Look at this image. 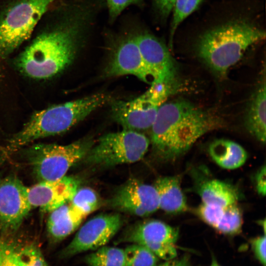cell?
<instances>
[{
  "label": "cell",
  "mask_w": 266,
  "mask_h": 266,
  "mask_svg": "<svg viewBox=\"0 0 266 266\" xmlns=\"http://www.w3.org/2000/svg\"><path fill=\"white\" fill-rule=\"evenodd\" d=\"M82 12L37 36L15 59L19 71L31 78L45 79L67 67L86 32V15Z\"/></svg>",
  "instance_id": "1"
},
{
  "label": "cell",
  "mask_w": 266,
  "mask_h": 266,
  "mask_svg": "<svg viewBox=\"0 0 266 266\" xmlns=\"http://www.w3.org/2000/svg\"><path fill=\"white\" fill-rule=\"evenodd\" d=\"M223 126L218 117L184 100L165 102L151 129V142L162 158L172 159L187 151L201 136Z\"/></svg>",
  "instance_id": "2"
},
{
  "label": "cell",
  "mask_w": 266,
  "mask_h": 266,
  "mask_svg": "<svg viewBox=\"0 0 266 266\" xmlns=\"http://www.w3.org/2000/svg\"><path fill=\"white\" fill-rule=\"evenodd\" d=\"M110 100L108 95L100 93L36 112L8 140L6 149L14 151L38 139L63 133Z\"/></svg>",
  "instance_id": "3"
},
{
  "label": "cell",
  "mask_w": 266,
  "mask_h": 266,
  "mask_svg": "<svg viewBox=\"0 0 266 266\" xmlns=\"http://www.w3.org/2000/svg\"><path fill=\"white\" fill-rule=\"evenodd\" d=\"M265 36L264 31L249 24L230 23L204 33L198 42V55L210 70L223 76L249 46Z\"/></svg>",
  "instance_id": "4"
},
{
  "label": "cell",
  "mask_w": 266,
  "mask_h": 266,
  "mask_svg": "<svg viewBox=\"0 0 266 266\" xmlns=\"http://www.w3.org/2000/svg\"><path fill=\"white\" fill-rule=\"evenodd\" d=\"M94 144L89 137L66 145L38 143L28 148L24 155L39 182L52 181L66 176L72 166L83 160Z\"/></svg>",
  "instance_id": "5"
},
{
  "label": "cell",
  "mask_w": 266,
  "mask_h": 266,
  "mask_svg": "<svg viewBox=\"0 0 266 266\" xmlns=\"http://www.w3.org/2000/svg\"><path fill=\"white\" fill-rule=\"evenodd\" d=\"M55 0H16L0 15V57L5 58L30 37Z\"/></svg>",
  "instance_id": "6"
},
{
  "label": "cell",
  "mask_w": 266,
  "mask_h": 266,
  "mask_svg": "<svg viewBox=\"0 0 266 266\" xmlns=\"http://www.w3.org/2000/svg\"><path fill=\"white\" fill-rule=\"evenodd\" d=\"M149 144V139L141 133L123 129L101 136L83 160L89 166L102 167L132 164L144 156Z\"/></svg>",
  "instance_id": "7"
},
{
  "label": "cell",
  "mask_w": 266,
  "mask_h": 266,
  "mask_svg": "<svg viewBox=\"0 0 266 266\" xmlns=\"http://www.w3.org/2000/svg\"><path fill=\"white\" fill-rule=\"evenodd\" d=\"M175 90L165 83L152 84L146 91L133 100L112 101V117L124 130L140 132L150 129L159 108Z\"/></svg>",
  "instance_id": "8"
},
{
  "label": "cell",
  "mask_w": 266,
  "mask_h": 266,
  "mask_svg": "<svg viewBox=\"0 0 266 266\" xmlns=\"http://www.w3.org/2000/svg\"><path fill=\"white\" fill-rule=\"evenodd\" d=\"M32 208L27 195V187L14 175L0 182V233L12 236Z\"/></svg>",
  "instance_id": "9"
},
{
  "label": "cell",
  "mask_w": 266,
  "mask_h": 266,
  "mask_svg": "<svg viewBox=\"0 0 266 266\" xmlns=\"http://www.w3.org/2000/svg\"><path fill=\"white\" fill-rule=\"evenodd\" d=\"M122 224V217L118 213L101 214L94 217L80 228L63 251L62 256H72L105 246L119 231Z\"/></svg>",
  "instance_id": "10"
},
{
  "label": "cell",
  "mask_w": 266,
  "mask_h": 266,
  "mask_svg": "<svg viewBox=\"0 0 266 266\" xmlns=\"http://www.w3.org/2000/svg\"><path fill=\"white\" fill-rule=\"evenodd\" d=\"M178 235V229L159 220H149L140 222L131 229L125 240L141 245L158 258L167 261L177 256L175 243Z\"/></svg>",
  "instance_id": "11"
},
{
  "label": "cell",
  "mask_w": 266,
  "mask_h": 266,
  "mask_svg": "<svg viewBox=\"0 0 266 266\" xmlns=\"http://www.w3.org/2000/svg\"><path fill=\"white\" fill-rule=\"evenodd\" d=\"M104 74L107 77L131 75L150 85L154 83L153 77L141 56L135 34L123 35L114 43Z\"/></svg>",
  "instance_id": "12"
},
{
  "label": "cell",
  "mask_w": 266,
  "mask_h": 266,
  "mask_svg": "<svg viewBox=\"0 0 266 266\" xmlns=\"http://www.w3.org/2000/svg\"><path fill=\"white\" fill-rule=\"evenodd\" d=\"M135 37L143 61L153 77L154 83H163L176 89V67L165 43L147 32L135 34Z\"/></svg>",
  "instance_id": "13"
},
{
  "label": "cell",
  "mask_w": 266,
  "mask_h": 266,
  "mask_svg": "<svg viewBox=\"0 0 266 266\" xmlns=\"http://www.w3.org/2000/svg\"><path fill=\"white\" fill-rule=\"evenodd\" d=\"M113 208L138 217H146L159 209L157 192L153 185L131 179L110 200Z\"/></svg>",
  "instance_id": "14"
},
{
  "label": "cell",
  "mask_w": 266,
  "mask_h": 266,
  "mask_svg": "<svg viewBox=\"0 0 266 266\" xmlns=\"http://www.w3.org/2000/svg\"><path fill=\"white\" fill-rule=\"evenodd\" d=\"M79 181L73 176H65L55 180L38 182L27 187V195L33 207L50 213L70 202L79 188Z\"/></svg>",
  "instance_id": "15"
},
{
  "label": "cell",
  "mask_w": 266,
  "mask_h": 266,
  "mask_svg": "<svg viewBox=\"0 0 266 266\" xmlns=\"http://www.w3.org/2000/svg\"><path fill=\"white\" fill-rule=\"evenodd\" d=\"M85 218L69 202L65 203L49 213L48 234L53 241L62 240L74 232Z\"/></svg>",
  "instance_id": "16"
},
{
  "label": "cell",
  "mask_w": 266,
  "mask_h": 266,
  "mask_svg": "<svg viewBox=\"0 0 266 266\" xmlns=\"http://www.w3.org/2000/svg\"><path fill=\"white\" fill-rule=\"evenodd\" d=\"M153 186L158 195L159 209L173 214L187 210L186 200L181 188L179 176L160 177Z\"/></svg>",
  "instance_id": "17"
},
{
  "label": "cell",
  "mask_w": 266,
  "mask_h": 266,
  "mask_svg": "<svg viewBox=\"0 0 266 266\" xmlns=\"http://www.w3.org/2000/svg\"><path fill=\"white\" fill-rule=\"evenodd\" d=\"M266 81L264 76L248 105L245 125L249 132L262 142L266 141Z\"/></svg>",
  "instance_id": "18"
},
{
  "label": "cell",
  "mask_w": 266,
  "mask_h": 266,
  "mask_svg": "<svg viewBox=\"0 0 266 266\" xmlns=\"http://www.w3.org/2000/svg\"><path fill=\"white\" fill-rule=\"evenodd\" d=\"M202 203L221 207L235 204L240 198L238 190L233 186L217 179H207L197 188Z\"/></svg>",
  "instance_id": "19"
},
{
  "label": "cell",
  "mask_w": 266,
  "mask_h": 266,
  "mask_svg": "<svg viewBox=\"0 0 266 266\" xmlns=\"http://www.w3.org/2000/svg\"><path fill=\"white\" fill-rule=\"evenodd\" d=\"M209 153L220 166L233 169L242 166L247 159L245 149L238 143L227 139H218L211 143Z\"/></svg>",
  "instance_id": "20"
},
{
  "label": "cell",
  "mask_w": 266,
  "mask_h": 266,
  "mask_svg": "<svg viewBox=\"0 0 266 266\" xmlns=\"http://www.w3.org/2000/svg\"><path fill=\"white\" fill-rule=\"evenodd\" d=\"M85 262L89 266H125L124 250L105 245L88 254Z\"/></svg>",
  "instance_id": "21"
},
{
  "label": "cell",
  "mask_w": 266,
  "mask_h": 266,
  "mask_svg": "<svg viewBox=\"0 0 266 266\" xmlns=\"http://www.w3.org/2000/svg\"><path fill=\"white\" fill-rule=\"evenodd\" d=\"M72 206L86 217L99 208L100 200L97 193L88 187L78 188L71 201Z\"/></svg>",
  "instance_id": "22"
},
{
  "label": "cell",
  "mask_w": 266,
  "mask_h": 266,
  "mask_svg": "<svg viewBox=\"0 0 266 266\" xmlns=\"http://www.w3.org/2000/svg\"><path fill=\"white\" fill-rule=\"evenodd\" d=\"M125 266H155L159 258L145 247L133 243L125 249Z\"/></svg>",
  "instance_id": "23"
},
{
  "label": "cell",
  "mask_w": 266,
  "mask_h": 266,
  "mask_svg": "<svg viewBox=\"0 0 266 266\" xmlns=\"http://www.w3.org/2000/svg\"><path fill=\"white\" fill-rule=\"evenodd\" d=\"M242 215L236 203L224 207V213L215 229L220 233L234 235L238 233L242 226Z\"/></svg>",
  "instance_id": "24"
},
{
  "label": "cell",
  "mask_w": 266,
  "mask_h": 266,
  "mask_svg": "<svg viewBox=\"0 0 266 266\" xmlns=\"http://www.w3.org/2000/svg\"><path fill=\"white\" fill-rule=\"evenodd\" d=\"M19 266H48L40 248L34 243H30L17 249Z\"/></svg>",
  "instance_id": "25"
},
{
  "label": "cell",
  "mask_w": 266,
  "mask_h": 266,
  "mask_svg": "<svg viewBox=\"0 0 266 266\" xmlns=\"http://www.w3.org/2000/svg\"><path fill=\"white\" fill-rule=\"evenodd\" d=\"M202 0H176L173 10L170 39H172L178 25L193 13L199 6Z\"/></svg>",
  "instance_id": "26"
},
{
  "label": "cell",
  "mask_w": 266,
  "mask_h": 266,
  "mask_svg": "<svg viewBox=\"0 0 266 266\" xmlns=\"http://www.w3.org/2000/svg\"><path fill=\"white\" fill-rule=\"evenodd\" d=\"M11 236H0V266H19L17 256L18 244Z\"/></svg>",
  "instance_id": "27"
},
{
  "label": "cell",
  "mask_w": 266,
  "mask_h": 266,
  "mask_svg": "<svg viewBox=\"0 0 266 266\" xmlns=\"http://www.w3.org/2000/svg\"><path fill=\"white\" fill-rule=\"evenodd\" d=\"M110 20H114L128 6L132 4L140 5L142 0H105Z\"/></svg>",
  "instance_id": "28"
},
{
  "label": "cell",
  "mask_w": 266,
  "mask_h": 266,
  "mask_svg": "<svg viewBox=\"0 0 266 266\" xmlns=\"http://www.w3.org/2000/svg\"><path fill=\"white\" fill-rule=\"evenodd\" d=\"M255 256L264 266L266 265V236H260L251 241Z\"/></svg>",
  "instance_id": "29"
},
{
  "label": "cell",
  "mask_w": 266,
  "mask_h": 266,
  "mask_svg": "<svg viewBox=\"0 0 266 266\" xmlns=\"http://www.w3.org/2000/svg\"><path fill=\"white\" fill-rule=\"evenodd\" d=\"M266 166H264L258 171L255 177L256 190L262 196L266 194Z\"/></svg>",
  "instance_id": "30"
},
{
  "label": "cell",
  "mask_w": 266,
  "mask_h": 266,
  "mask_svg": "<svg viewBox=\"0 0 266 266\" xmlns=\"http://www.w3.org/2000/svg\"><path fill=\"white\" fill-rule=\"evenodd\" d=\"M176 0H156V5L160 13L167 16L173 9Z\"/></svg>",
  "instance_id": "31"
},
{
  "label": "cell",
  "mask_w": 266,
  "mask_h": 266,
  "mask_svg": "<svg viewBox=\"0 0 266 266\" xmlns=\"http://www.w3.org/2000/svg\"><path fill=\"white\" fill-rule=\"evenodd\" d=\"M155 266H190V265L187 258L183 257L178 259L167 260L163 264Z\"/></svg>",
  "instance_id": "32"
},
{
  "label": "cell",
  "mask_w": 266,
  "mask_h": 266,
  "mask_svg": "<svg viewBox=\"0 0 266 266\" xmlns=\"http://www.w3.org/2000/svg\"><path fill=\"white\" fill-rule=\"evenodd\" d=\"M210 266H220L215 259H213L212 261Z\"/></svg>",
  "instance_id": "33"
},
{
  "label": "cell",
  "mask_w": 266,
  "mask_h": 266,
  "mask_svg": "<svg viewBox=\"0 0 266 266\" xmlns=\"http://www.w3.org/2000/svg\"><path fill=\"white\" fill-rule=\"evenodd\" d=\"M0 181H1V178H0Z\"/></svg>",
  "instance_id": "34"
}]
</instances>
